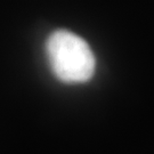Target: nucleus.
Returning <instances> with one entry per match:
<instances>
[{"instance_id":"nucleus-1","label":"nucleus","mask_w":154,"mask_h":154,"mask_svg":"<svg viewBox=\"0 0 154 154\" xmlns=\"http://www.w3.org/2000/svg\"><path fill=\"white\" fill-rule=\"evenodd\" d=\"M50 69L60 81L83 83L93 78L96 60L86 40L67 30H57L47 39Z\"/></svg>"}]
</instances>
